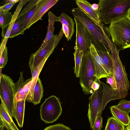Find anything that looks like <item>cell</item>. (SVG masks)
Returning <instances> with one entry per match:
<instances>
[{
  "label": "cell",
  "mask_w": 130,
  "mask_h": 130,
  "mask_svg": "<svg viewBox=\"0 0 130 130\" xmlns=\"http://www.w3.org/2000/svg\"><path fill=\"white\" fill-rule=\"evenodd\" d=\"M43 89L41 81L39 77L34 88L32 95V103L34 105L40 102L43 96Z\"/></svg>",
  "instance_id": "cell-26"
},
{
  "label": "cell",
  "mask_w": 130,
  "mask_h": 130,
  "mask_svg": "<svg viewBox=\"0 0 130 130\" xmlns=\"http://www.w3.org/2000/svg\"><path fill=\"white\" fill-rule=\"evenodd\" d=\"M112 41L120 50L130 48V21L126 17L112 22L108 27Z\"/></svg>",
  "instance_id": "cell-3"
},
{
  "label": "cell",
  "mask_w": 130,
  "mask_h": 130,
  "mask_svg": "<svg viewBox=\"0 0 130 130\" xmlns=\"http://www.w3.org/2000/svg\"><path fill=\"white\" fill-rule=\"evenodd\" d=\"M59 17L63 34L67 40H70L74 32L75 22L72 18L64 12L61 13Z\"/></svg>",
  "instance_id": "cell-15"
},
{
  "label": "cell",
  "mask_w": 130,
  "mask_h": 130,
  "mask_svg": "<svg viewBox=\"0 0 130 130\" xmlns=\"http://www.w3.org/2000/svg\"><path fill=\"white\" fill-rule=\"evenodd\" d=\"M74 49L75 50V52L73 53L75 63L74 72L76 77H79L84 52L75 46H74Z\"/></svg>",
  "instance_id": "cell-27"
},
{
  "label": "cell",
  "mask_w": 130,
  "mask_h": 130,
  "mask_svg": "<svg viewBox=\"0 0 130 130\" xmlns=\"http://www.w3.org/2000/svg\"><path fill=\"white\" fill-rule=\"evenodd\" d=\"M43 130H72L62 124L58 123L46 127Z\"/></svg>",
  "instance_id": "cell-33"
},
{
  "label": "cell",
  "mask_w": 130,
  "mask_h": 130,
  "mask_svg": "<svg viewBox=\"0 0 130 130\" xmlns=\"http://www.w3.org/2000/svg\"><path fill=\"white\" fill-rule=\"evenodd\" d=\"M0 117L5 125L8 128L11 130H19L13 121L12 117L1 99L0 105Z\"/></svg>",
  "instance_id": "cell-19"
},
{
  "label": "cell",
  "mask_w": 130,
  "mask_h": 130,
  "mask_svg": "<svg viewBox=\"0 0 130 130\" xmlns=\"http://www.w3.org/2000/svg\"><path fill=\"white\" fill-rule=\"evenodd\" d=\"M113 117L125 126H127L130 123V117L128 114L116 107L115 105L110 107Z\"/></svg>",
  "instance_id": "cell-22"
},
{
  "label": "cell",
  "mask_w": 130,
  "mask_h": 130,
  "mask_svg": "<svg viewBox=\"0 0 130 130\" xmlns=\"http://www.w3.org/2000/svg\"><path fill=\"white\" fill-rule=\"evenodd\" d=\"M13 16V14L10 12L0 11V26L2 28V36L4 38Z\"/></svg>",
  "instance_id": "cell-24"
},
{
  "label": "cell",
  "mask_w": 130,
  "mask_h": 130,
  "mask_svg": "<svg viewBox=\"0 0 130 130\" xmlns=\"http://www.w3.org/2000/svg\"><path fill=\"white\" fill-rule=\"evenodd\" d=\"M15 83L11 77L1 74L0 98L12 116L13 117L15 102Z\"/></svg>",
  "instance_id": "cell-7"
},
{
  "label": "cell",
  "mask_w": 130,
  "mask_h": 130,
  "mask_svg": "<svg viewBox=\"0 0 130 130\" xmlns=\"http://www.w3.org/2000/svg\"><path fill=\"white\" fill-rule=\"evenodd\" d=\"M99 16L105 24L126 17L130 8V0H99Z\"/></svg>",
  "instance_id": "cell-2"
},
{
  "label": "cell",
  "mask_w": 130,
  "mask_h": 130,
  "mask_svg": "<svg viewBox=\"0 0 130 130\" xmlns=\"http://www.w3.org/2000/svg\"><path fill=\"white\" fill-rule=\"evenodd\" d=\"M30 0H21L17 5L16 8L14 12L11 21L9 26L4 39H2L1 45L5 48L9 36L10 35L13 26L23 6Z\"/></svg>",
  "instance_id": "cell-17"
},
{
  "label": "cell",
  "mask_w": 130,
  "mask_h": 130,
  "mask_svg": "<svg viewBox=\"0 0 130 130\" xmlns=\"http://www.w3.org/2000/svg\"><path fill=\"white\" fill-rule=\"evenodd\" d=\"M53 52L48 53L41 62L34 69L32 74V83L29 93L26 98L25 101L32 103L34 90L39 74L47 59Z\"/></svg>",
  "instance_id": "cell-16"
},
{
  "label": "cell",
  "mask_w": 130,
  "mask_h": 130,
  "mask_svg": "<svg viewBox=\"0 0 130 130\" xmlns=\"http://www.w3.org/2000/svg\"><path fill=\"white\" fill-rule=\"evenodd\" d=\"M20 0L6 1V3L2 6L0 7V11L4 12H8L11 7L17 3L20 2Z\"/></svg>",
  "instance_id": "cell-31"
},
{
  "label": "cell",
  "mask_w": 130,
  "mask_h": 130,
  "mask_svg": "<svg viewBox=\"0 0 130 130\" xmlns=\"http://www.w3.org/2000/svg\"><path fill=\"white\" fill-rule=\"evenodd\" d=\"M120 50L113 43L111 48L113 66V75L116 81L118 90L128 91L130 88L125 68L119 56Z\"/></svg>",
  "instance_id": "cell-5"
},
{
  "label": "cell",
  "mask_w": 130,
  "mask_h": 130,
  "mask_svg": "<svg viewBox=\"0 0 130 130\" xmlns=\"http://www.w3.org/2000/svg\"><path fill=\"white\" fill-rule=\"evenodd\" d=\"M62 111L59 99L55 95H52L45 99L40 106L41 118L46 123H52L58 119Z\"/></svg>",
  "instance_id": "cell-6"
},
{
  "label": "cell",
  "mask_w": 130,
  "mask_h": 130,
  "mask_svg": "<svg viewBox=\"0 0 130 130\" xmlns=\"http://www.w3.org/2000/svg\"><path fill=\"white\" fill-rule=\"evenodd\" d=\"M76 3L79 9L97 25L101 27L104 25L102 23L98 13L94 10L92 5L86 0H76Z\"/></svg>",
  "instance_id": "cell-14"
},
{
  "label": "cell",
  "mask_w": 130,
  "mask_h": 130,
  "mask_svg": "<svg viewBox=\"0 0 130 130\" xmlns=\"http://www.w3.org/2000/svg\"><path fill=\"white\" fill-rule=\"evenodd\" d=\"M25 101V99H23L14 102L13 117L21 128L23 125Z\"/></svg>",
  "instance_id": "cell-20"
},
{
  "label": "cell",
  "mask_w": 130,
  "mask_h": 130,
  "mask_svg": "<svg viewBox=\"0 0 130 130\" xmlns=\"http://www.w3.org/2000/svg\"><path fill=\"white\" fill-rule=\"evenodd\" d=\"M106 78V83L109 84L113 89L117 90L116 82L113 74L109 75Z\"/></svg>",
  "instance_id": "cell-34"
},
{
  "label": "cell",
  "mask_w": 130,
  "mask_h": 130,
  "mask_svg": "<svg viewBox=\"0 0 130 130\" xmlns=\"http://www.w3.org/2000/svg\"><path fill=\"white\" fill-rule=\"evenodd\" d=\"M0 130H11L8 128L4 125L3 121L0 120Z\"/></svg>",
  "instance_id": "cell-38"
},
{
  "label": "cell",
  "mask_w": 130,
  "mask_h": 130,
  "mask_svg": "<svg viewBox=\"0 0 130 130\" xmlns=\"http://www.w3.org/2000/svg\"><path fill=\"white\" fill-rule=\"evenodd\" d=\"M125 126L113 116L109 118L105 130H124Z\"/></svg>",
  "instance_id": "cell-28"
},
{
  "label": "cell",
  "mask_w": 130,
  "mask_h": 130,
  "mask_svg": "<svg viewBox=\"0 0 130 130\" xmlns=\"http://www.w3.org/2000/svg\"><path fill=\"white\" fill-rule=\"evenodd\" d=\"M32 78L26 80L24 82V90L26 98L28 95L32 83Z\"/></svg>",
  "instance_id": "cell-36"
},
{
  "label": "cell",
  "mask_w": 130,
  "mask_h": 130,
  "mask_svg": "<svg viewBox=\"0 0 130 130\" xmlns=\"http://www.w3.org/2000/svg\"><path fill=\"white\" fill-rule=\"evenodd\" d=\"M71 13L78 21L88 30L92 40V44L98 52H111L113 44L111 39L108 27H101L97 25L78 7L72 9Z\"/></svg>",
  "instance_id": "cell-1"
},
{
  "label": "cell",
  "mask_w": 130,
  "mask_h": 130,
  "mask_svg": "<svg viewBox=\"0 0 130 130\" xmlns=\"http://www.w3.org/2000/svg\"><path fill=\"white\" fill-rule=\"evenodd\" d=\"M57 37V35H54L50 41L40 51L37 50L30 55L29 65L31 74L34 68L50 53L53 52L56 47L55 43Z\"/></svg>",
  "instance_id": "cell-11"
},
{
  "label": "cell",
  "mask_w": 130,
  "mask_h": 130,
  "mask_svg": "<svg viewBox=\"0 0 130 130\" xmlns=\"http://www.w3.org/2000/svg\"><path fill=\"white\" fill-rule=\"evenodd\" d=\"M76 33L75 46L84 52V55L90 52V47L92 42L88 30L84 26L74 17Z\"/></svg>",
  "instance_id": "cell-9"
},
{
  "label": "cell",
  "mask_w": 130,
  "mask_h": 130,
  "mask_svg": "<svg viewBox=\"0 0 130 130\" xmlns=\"http://www.w3.org/2000/svg\"><path fill=\"white\" fill-rule=\"evenodd\" d=\"M98 53L103 60L108 75L113 74V62L111 52L101 51Z\"/></svg>",
  "instance_id": "cell-25"
},
{
  "label": "cell",
  "mask_w": 130,
  "mask_h": 130,
  "mask_svg": "<svg viewBox=\"0 0 130 130\" xmlns=\"http://www.w3.org/2000/svg\"><path fill=\"white\" fill-rule=\"evenodd\" d=\"M103 91V102L101 113L104 109L107 104L112 100L123 99L128 94V91H120L118 90H114L111 86H109L104 83L100 81Z\"/></svg>",
  "instance_id": "cell-12"
},
{
  "label": "cell",
  "mask_w": 130,
  "mask_h": 130,
  "mask_svg": "<svg viewBox=\"0 0 130 130\" xmlns=\"http://www.w3.org/2000/svg\"><path fill=\"white\" fill-rule=\"evenodd\" d=\"M92 7L94 10L99 14V5L98 4H92Z\"/></svg>",
  "instance_id": "cell-39"
},
{
  "label": "cell",
  "mask_w": 130,
  "mask_h": 130,
  "mask_svg": "<svg viewBox=\"0 0 130 130\" xmlns=\"http://www.w3.org/2000/svg\"><path fill=\"white\" fill-rule=\"evenodd\" d=\"M100 81V79H98L92 84L91 88L94 91L97 90L99 88L101 85Z\"/></svg>",
  "instance_id": "cell-37"
},
{
  "label": "cell",
  "mask_w": 130,
  "mask_h": 130,
  "mask_svg": "<svg viewBox=\"0 0 130 130\" xmlns=\"http://www.w3.org/2000/svg\"><path fill=\"white\" fill-rule=\"evenodd\" d=\"M126 17L130 21V8L128 10L127 15Z\"/></svg>",
  "instance_id": "cell-40"
},
{
  "label": "cell",
  "mask_w": 130,
  "mask_h": 130,
  "mask_svg": "<svg viewBox=\"0 0 130 130\" xmlns=\"http://www.w3.org/2000/svg\"><path fill=\"white\" fill-rule=\"evenodd\" d=\"M48 24L46 35L38 51L41 50L45 46L54 35V25L55 22H60L59 17L56 16L51 11H50L48 12Z\"/></svg>",
  "instance_id": "cell-18"
},
{
  "label": "cell",
  "mask_w": 130,
  "mask_h": 130,
  "mask_svg": "<svg viewBox=\"0 0 130 130\" xmlns=\"http://www.w3.org/2000/svg\"><path fill=\"white\" fill-rule=\"evenodd\" d=\"M103 118L100 115L97 118L95 123L93 130H101L102 127Z\"/></svg>",
  "instance_id": "cell-35"
},
{
  "label": "cell",
  "mask_w": 130,
  "mask_h": 130,
  "mask_svg": "<svg viewBox=\"0 0 130 130\" xmlns=\"http://www.w3.org/2000/svg\"><path fill=\"white\" fill-rule=\"evenodd\" d=\"M90 52L95 67V76L99 79L106 78L108 75L103 60L93 44L90 46Z\"/></svg>",
  "instance_id": "cell-13"
},
{
  "label": "cell",
  "mask_w": 130,
  "mask_h": 130,
  "mask_svg": "<svg viewBox=\"0 0 130 130\" xmlns=\"http://www.w3.org/2000/svg\"><path fill=\"white\" fill-rule=\"evenodd\" d=\"M115 106L119 109L127 113L130 112V101L121 100L117 105Z\"/></svg>",
  "instance_id": "cell-30"
},
{
  "label": "cell",
  "mask_w": 130,
  "mask_h": 130,
  "mask_svg": "<svg viewBox=\"0 0 130 130\" xmlns=\"http://www.w3.org/2000/svg\"><path fill=\"white\" fill-rule=\"evenodd\" d=\"M95 74V67L90 52L83 55L79 77L80 84L86 94L93 92L91 86L98 79Z\"/></svg>",
  "instance_id": "cell-4"
},
{
  "label": "cell",
  "mask_w": 130,
  "mask_h": 130,
  "mask_svg": "<svg viewBox=\"0 0 130 130\" xmlns=\"http://www.w3.org/2000/svg\"><path fill=\"white\" fill-rule=\"evenodd\" d=\"M0 68L1 72V69L5 67L8 61L7 48L6 46H5L2 54L0 56Z\"/></svg>",
  "instance_id": "cell-32"
},
{
  "label": "cell",
  "mask_w": 130,
  "mask_h": 130,
  "mask_svg": "<svg viewBox=\"0 0 130 130\" xmlns=\"http://www.w3.org/2000/svg\"><path fill=\"white\" fill-rule=\"evenodd\" d=\"M124 130H130V123L127 126H126Z\"/></svg>",
  "instance_id": "cell-41"
},
{
  "label": "cell",
  "mask_w": 130,
  "mask_h": 130,
  "mask_svg": "<svg viewBox=\"0 0 130 130\" xmlns=\"http://www.w3.org/2000/svg\"><path fill=\"white\" fill-rule=\"evenodd\" d=\"M25 31L21 23L19 20L16 19L9 38H13L19 35H23Z\"/></svg>",
  "instance_id": "cell-29"
},
{
  "label": "cell",
  "mask_w": 130,
  "mask_h": 130,
  "mask_svg": "<svg viewBox=\"0 0 130 130\" xmlns=\"http://www.w3.org/2000/svg\"><path fill=\"white\" fill-rule=\"evenodd\" d=\"M103 91L102 85L99 89L94 91L89 98V103L87 114L91 128L92 129L97 117L101 115Z\"/></svg>",
  "instance_id": "cell-8"
},
{
  "label": "cell",
  "mask_w": 130,
  "mask_h": 130,
  "mask_svg": "<svg viewBox=\"0 0 130 130\" xmlns=\"http://www.w3.org/2000/svg\"><path fill=\"white\" fill-rule=\"evenodd\" d=\"M20 76L18 81L15 83V102L22 99H26V96L24 90V80L23 72L20 73Z\"/></svg>",
  "instance_id": "cell-23"
},
{
  "label": "cell",
  "mask_w": 130,
  "mask_h": 130,
  "mask_svg": "<svg viewBox=\"0 0 130 130\" xmlns=\"http://www.w3.org/2000/svg\"><path fill=\"white\" fill-rule=\"evenodd\" d=\"M46 0H30L19 14L17 20L21 23L25 30L27 29L31 19Z\"/></svg>",
  "instance_id": "cell-10"
},
{
  "label": "cell",
  "mask_w": 130,
  "mask_h": 130,
  "mask_svg": "<svg viewBox=\"0 0 130 130\" xmlns=\"http://www.w3.org/2000/svg\"><path fill=\"white\" fill-rule=\"evenodd\" d=\"M58 0H46L41 7L36 12L31 19L27 29L40 19L43 15L53 7Z\"/></svg>",
  "instance_id": "cell-21"
}]
</instances>
